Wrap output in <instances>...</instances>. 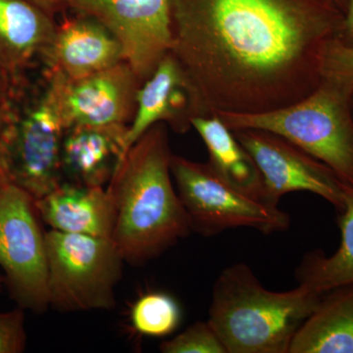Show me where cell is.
I'll return each mask as SVG.
<instances>
[{"label":"cell","mask_w":353,"mask_h":353,"mask_svg":"<svg viewBox=\"0 0 353 353\" xmlns=\"http://www.w3.org/2000/svg\"><path fill=\"white\" fill-rule=\"evenodd\" d=\"M331 1L334 2V3L336 4L341 11H343V14H345L348 0H331Z\"/></svg>","instance_id":"4316f807"},{"label":"cell","mask_w":353,"mask_h":353,"mask_svg":"<svg viewBox=\"0 0 353 353\" xmlns=\"http://www.w3.org/2000/svg\"><path fill=\"white\" fill-rule=\"evenodd\" d=\"M29 1L41 7L50 15L54 16L57 13L71 9L72 4L75 0H29Z\"/></svg>","instance_id":"d4e9b609"},{"label":"cell","mask_w":353,"mask_h":353,"mask_svg":"<svg viewBox=\"0 0 353 353\" xmlns=\"http://www.w3.org/2000/svg\"><path fill=\"white\" fill-rule=\"evenodd\" d=\"M131 320L138 333L160 338L176 331L182 320V310L170 294L150 292L134 303Z\"/></svg>","instance_id":"ffe728a7"},{"label":"cell","mask_w":353,"mask_h":353,"mask_svg":"<svg viewBox=\"0 0 353 353\" xmlns=\"http://www.w3.org/2000/svg\"><path fill=\"white\" fill-rule=\"evenodd\" d=\"M4 181H6V179H4L1 174H0V192H1L2 185H3Z\"/></svg>","instance_id":"f1b7e54d"},{"label":"cell","mask_w":353,"mask_h":353,"mask_svg":"<svg viewBox=\"0 0 353 353\" xmlns=\"http://www.w3.org/2000/svg\"><path fill=\"white\" fill-rule=\"evenodd\" d=\"M32 70L10 77L0 124V174L38 201L64 183L66 128L46 74L32 79Z\"/></svg>","instance_id":"277c9868"},{"label":"cell","mask_w":353,"mask_h":353,"mask_svg":"<svg viewBox=\"0 0 353 353\" xmlns=\"http://www.w3.org/2000/svg\"><path fill=\"white\" fill-rule=\"evenodd\" d=\"M289 353H353V284L322 294L294 334Z\"/></svg>","instance_id":"e0dca14e"},{"label":"cell","mask_w":353,"mask_h":353,"mask_svg":"<svg viewBox=\"0 0 353 353\" xmlns=\"http://www.w3.org/2000/svg\"><path fill=\"white\" fill-rule=\"evenodd\" d=\"M338 39L348 48H353V0H348L347 1V9H345V15H343Z\"/></svg>","instance_id":"cb8c5ba5"},{"label":"cell","mask_w":353,"mask_h":353,"mask_svg":"<svg viewBox=\"0 0 353 353\" xmlns=\"http://www.w3.org/2000/svg\"><path fill=\"white\" fill-rule=\"evenodd\" d=\"M70 10L101 22L141 83L173 48L171 0H75Z\"/></svg>","instance_id":"9c48e42d"},{"label":"cell","mask_w":353,"mask_h":353,"mask_svg":"<svg viewBox=\"0 0 353 353\" xmlns=\"http://www.w3.org/2000/svg\"><path fill=\"white\" fill-rule=\"evenodd\" d=\"M9 90H10V77L0 69V124H1L7 101H8Z\"/></svg>","instance_id":"484cf974"},{"label":"cell","mask_w":353,"mask_h":353,"mask_svg":"<svg viewBox=\"0 0 353 353\" xmlns=\"http://www.w3.org/2000/svg\"><path fill=\"white\" fill-rule=\"evenodd\" d=\"M34 204L39 218L55 231L112 240L116 208L108 188L64 182Z\"/></svg>","instance_id":"5bb4252c"},{"label":"cell","mask_w":353,"mask_h":353,"mask_svg":"<svg viewBox=\"0 0 353 353\" xmlns=\"http://www.w3.org/2000/svg\"><path fill=\"white\" fill-rule=\"evenodd\" d=\"M50 307L60 312L108 310L125 260L111 239L46 233Z\"/></svg>","instance_id":"8992f818"},{"label":"cell","mask_w":353,"mask_h":353,"mask_svg":"<svg viewBox=\"0 0 353 353\" xmlns=\"http://www.w3.org/2000/svg\"><path fill=\"white\" fill-rule=\"evenodd\" d=\"M129 126H75L62 143L64 182L106 187L125 155Z\"/></svg>","instance_id":"9a60e30c"},{"label":"cell","mask_w":353,"mask_h":353,"mask_svg":"<svg viewBox=\"0 0 353 353\" xmlns=\"http://www.w3.org/2000/svg\"><path fill=\"white\" fill-rule=\"evenodd\" d=\"M34 199L4 181L0 192V267L9 294L37 314L50 307L46 233Z\"/></svg>","instance_id":"ba28073f"},{"label":"cell","mask_w":353,"mask_h":353,"mask_svg":"<svg viewBox=\"0 0 353 353\" xmlns=\"http://www.w3.org/2000/svg\"><path fill=\"white\" fill-rule=\"evenodd\" d=\"M26 345L25 309L0 312V353H22Z\"/></svg>","instance_id":"603a6c76"},{"label":"cell","mask_w":353,"mask_h":353,"mask_svg":"<svg viewBox=\"0 0 353 353\" xmlns=\"http://www.w3.org/2000/svg\"><path fill=\"white\" fill-rule=\"evenodd\" d=\"M192 125L208 148L209 166L230 185L271 204L259 167L233 131L217 115L194 118Z\"/></svg>","instance_id":"ac0fdd59"},{"label":"cell","mask_w":353,"mask_h":353,"mask_svg":"<svg viewBox=\"0 0 353 353\" xmlns=\"http://www.w3.org/2000/svg\"><path fill=\"white\" fill-rule=\"evenodd\" d=\"M339 216L341 243L336 252H309L296 271L299 285L320 294L353 284V187L347 183L343 185V206Z\"/></svg>","instance_id":"d6986e66"},{"label":"cell","mask_w":353,"mask_h":353,"mask_svg":"<svg viewBox=\"0 0 353 353\" xmlns=\"http://www.w3.org/2000/svg\"><path fill=\"white\" fill-rule=\"evenodd\" d=\"M166 124L148 129L128 150L108 183L116 208L112 241L125 262L157 259L192 232L173 185Z\"/></svg>","instance_id":"7a4b0ae2"},{"label":"cell","mask_w":353,"mask_h":353,"mask_svg":"<svg viewBox=\"0 0 353 353\" xmlns=\"http://www.w3.org/2000/svg\"><path fill=\"white\" fill-rule=\"evenodd\" d=\"M321 77L353 87V48L341 43L338 39L332 41L323 57Z\"/></svg>","instance_id":"7402d4cb"},{"label":"cell","mask_w":353,"mask_h":353,"mask_svg":"<svg viewBox=\"0 0 353 353\" xmlns=\"http://www.w3.org/2000/svg\"><path fill=\"white\" fill-rule=\"evenodd\" d=\"M4 284V280H3V276L0 274V292H1L2 287H3Z\"/></svg>","instance_id":"83f0119b"},{"label":"cell","mask_w":353,"mask_h":353,"mask_svg":"<svg viewBox=\"0 0 353 353\" xmlns=\"http://www.w3.org/2000/svg\"><path fill=\"white\" fill-rule=\"evenodd\" d=\"M123 61L122 48L112 34L94 18L79 13L57 23L41 59L44 68L68 79L92 75Z\"/></svg>","instance_id":"4fadbf2b"},{"label":"cell","mask_w":353,"mask_h":353,"mask_svg":"<svg viewBox=\"0 0 353 353\" xmlns=\"http://www.w3.org/2000/svg\"><path fill=\"white\" fill-rule=\"evenodd\" d=\"M343 15L331 0H171V53L211 116L267 112L319 85Z\"/></svg>","instance_id":"6da1fadb"},{"label":"cell","mask_w":353,"mask_h":353,"mask_svg":"<svg viewBox=\"0 0 353 353\" xmlns=\"http://www.w3.org/2000/svg\"><path fill=\"white\" fill-rule=\"evenodd\" d=\"M353 87L322 78L290 105L254 114H216L232 131L259 129L282 137L326 164L353 187Z\"/></svg>","instance_id":"5b68a950"},{"label":"cell","mask_w":353,"mask_h":353,"mask_svg":"<svg viewBox=\"0 0 353 353\" xmlns=\"http://www.w3.org/2000/svg\"><path fill=\"white\" fill-rule=\"evenodd\" d=\"M321 296L301 285L272 292L248 265L233 264L213 285L208 321L227 353H289L297 330Z\"/></svg>","instance_id":"3957f363"},{"label":"cell","mask_w":353,"mask_h":353,"mask_svg":"<svg viewBox=\"0 0 353 353\" xmlns=\"http://www.w3.org/2000/svg\"><path fill=\"white\" fill-rule=\"evenodd\" d=\"M201 116L211 115L185 70L169 53L139 88L136 112L125 139V154L158 123L168 125L178 134H185L192 129V120Z\"/></svg>","instance_id":"7c38bea8"},{"label":"cell","mask_w":353,"mask_h":353,"mask_svg":"<svg viewBox=\"0 0 353 353\" xmlns=\"http://www.w3.org/2000/svg\"><path fill=\"white\" fill-rule=\"evenodd\" d=\"M233 132L259 167L271 204L278 205L281 197L290 192H309L328 201L338 212L343 209L345 183L326 164L273 132L259 129Z\"/></svg>","instance_id":"8fae6325"},{"label":"cell","mask_w":353,"mask_h":353,"mask_svg":"<svg viewBox=\"0 0 353 353\" xmlns=\"http://www.w3.org/2000/svg\"><path fill=\"white\" fill-rule=\"evenodd\" d=\"M171 173L192 232L212 236L241 227L266 234L289 229L288 213L230 185L208 163L173 154Z\"/></svg>","instance_id":"52a82bcc"},{"label":"cell","mask_w":353,"mask_h":353,"mask_svg":"<svg viewBox=\"0 0 353 353\" xmlns=\"http://www.w3.org/2000/svg\"><path fill=\"white\" fill-rule=\"evenodd\" d=\"M65 128L129 126L143 83L123 61L81 79L44 68Z\"/></svg>","instance_id":"30bf717a"},{"label":"cell","mask_w":353,"mask_h":353,"mask_svg":"<svg viewBox=\"0 0 353 353\" xmlns=\"http://www.w3.org/2000/svg\"><path fill=\"white\" fill-rule=\"evenodd\" d=\"M163 353H227L210 323L196 322L171 340L160 345Z\"/></svg>","instance_id":"44dd1931"},{"label":"cell","mask_w":353,"mask_h":353,"mask_svg":"<svg viewBox=\"0 0 353 353\" xmlns=\"http://www.w3.org/2000/svg\"><path fill=\"white\" fill-rule=\"evenodd\" d=\"M57 23L29 0H0V69L22 75L41 61Z\"/></svg>","instance_id":"2e32d148"}]
</instances>
